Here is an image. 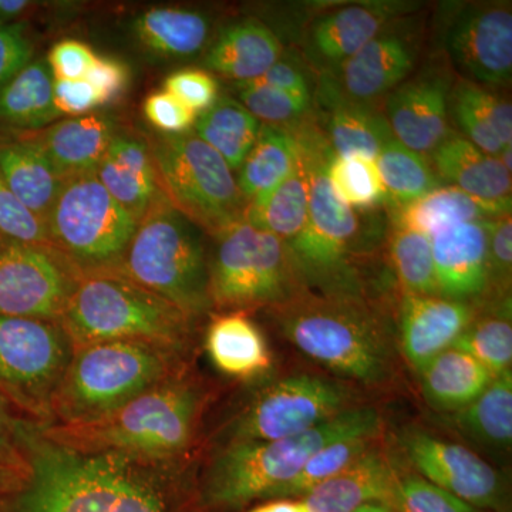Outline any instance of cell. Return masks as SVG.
Segmentation results:
<instances>
[{
	"instance_id": "1",
	"label": "cell",
	"mask_w": 512,
	"mask_h": 512,
	"mask_svg": "<svg viewBox=\"0 0 512 512\" xmlns=\"http://www.w3.org/2000/svg\"><path fill=\"white\" fill-rule=\"evenodd\" d=\"M20 464L0 488V512H194L181 463L64 446L40 421L18 419Z\"/></svg>"
},
{
	"instance_id": "2",
	"label": "cell",
	"mask_w": 512,
	"mask_h": 512,
	"mask_svg": "<svg viewBox=\"0 0 512 512\" xmlns=\"http://www.w3.org/2000/svg\"><path fill=\"white\" fill-rule=\"evenodd\" d=\"M380 416L372 407H352L315 429L271 441L222 444L205 468L197 505L205 512H239L275 494L296 477L313 454L346 437H376Z\"/></svg>"
},
{
	"instance_id": "3",
	"label": "cell",
	"mask_w": 512,
	"mask_h": 512,
	"mask_svg": "<svg viewBox=\"0 0 512 512\" xmlns=\"http://www.w3.org/2000/svg\"><path fill=\"white\" fill-rule=\"evenodd\" d=\"M204 404V390L184 369L99 419L77 424L40 421V429L49 439L77 450L183 463Z\"/></svg>"
},
{
	"instance_id": "4",
	"label": "cell",
	"mask_w": 512,
	"mask_h": 512,
	"mask_svg": "<svg viewBox=\"0 0 512 512\" xmlns=\"http://www.w3.org/2000/svg\"><path fill=\"white\" fill-rule=\"evenodd\" d=\"M309 188L308 222L289 244L296 266L309 291L325 296L365 298L360 258L365 232L359 212L338 200L328 177L335 156L318 121L292 124Z\"/></svg>"
},
{
	"instance_id": "5",
	"label": "cell",
	"mask_w": 512,
	"mask_h": 512,
	"mask_svg": "<svg viewBox=\"0 0 512 512\" xmlns=\"http://www.w3.org/2000/svg\"><path fill=\"white\" fill-rule=\"evenodd\" d=\"M271 312L285 339L333 375L369 386L393 376L392 335L365 298L308 291Z\"/></svg>"
},
{
	"instance_id": "6",
	"label": "cell",
	"mask_w": 512,
	"mask_h": 512,
	"mask_svg": "<svg viewBox=\"0 0 512 512\" xmlns=\"http://www.w3.org/2000/svg\"><path fill=\"white\" fill-rule=\"evenodd\" d=\"M57 323L74 349L110 340H140L185 355L192 319L119 268H109L80 271Z\"/></svg>"
},
{
	"instance_id": "7",
	"label": "cell",
	"mask_w": 512,
	"mask_h": 512,
	"mask_svg": "<svg viewBox=\"0 0 512 512\" xmlns=\"http://www.w3.org/2000/svg\"><path fill=\"white\" fill-rule=\"evenodd\" d=\"M184 370L183 353L140 340H110L74 349L52 403V423L106 416Z\"/></svg>"
},
{
	"instance_id": "8",
	"label": "cell",
	"mask_w": 512,
	"mask_h": 512,
	"mask_svg": "<svg viewBox=\"0 0 512 512\" xmlns=\"http://www.w3.org/2000/svg\"><path fill=\"white\" fill-rule=\"evenodd\" d=\"M119 269L192 320L211 311L210 259L198 228L167 198L138 222Z\"/></svg>"
},
{
	"instance_id": "9",
	"label": "cell",
	"mask_w": 512,
	"mask_h": 512,
	"mask_svg": "<svg viewBox=\"0 0 512 512\" xmlns=\"http://www.w3.org/2000/svg\"><path fill=\"white\" fill-rule=\"evenodd\" d=\"M210 259L212 308L244 312L278 308L308 292L285 241L239 221L214 237Z\"/></svg>"
},
{
	"instance_id": "10",
	"label": "cell",
	"mask_w": 512,
	"mask_h": 512,
	"mask_svg": "<svg viewBox=\"0 0 512 512\" xmlns=\"http://www.w3.org/2000/svg\"><path fill=\"white\" fill-rule=\"evenodd\" d=\"M161 190L191 224L212 237L244 221L247 201L224 158L194 133L158 136L150 143Z\"/></svg>"
},
{
	"instance_id": "11",
	"label": "cell",
	"mask_w": 512,
	"mask_h": 512,
	"mask_svg": "<svg viewBox=\"0 0 512 512\" xmlns=\"http://www.w3.org/2000/svg\"><path fill=\"white\" fill-rule=\"evenodd\" d=\"M138 222L96 175L64 180L46 221L50 247L80 271L119 268Z\"/></svg>"
},
{
	"instance_id": "12",
	"label": "cell",
	"mask_w": 512,
	"mask_h": 512,
	"mask_svg": "<svg viewBox=\"0 0 512 512\" xmlns=\"http://www.w3.org/2000/svg\"><path fill=\"white\" fill-rule=\"evenodd\" d=\"M72 340L57 322L0 315V392L42 423L72 362Z\"/></svg>"
},
{
	"instance_id": "13",
	"label": "cell",
	"mask_w": 512,
	"mask_h": 512,
	"mask_svg": "<svg viewBox=\"0 0 512 512\" xmlns=\"http://www.w3.org/2000/svg\"><path fill=\"white\" fill-rule=\"evenodd\" d=\"M348 387L315 375H295L264 387L225 429L224 443L299 436L352 409Z\"/></svg>"
},
{
	"instance_id": "14",
	"label": "cell",
	"mask_w": 512,
	"mask_h": 512,
	"mask_svg": "<svg viewBox=\"0 0 512 512\" xmlns=\"http://www.w3.org/2000/svg\"><path fill=\"white\" fill-rule=\"evenodd\" d=\"M80 269L49 245L0 249V315L59 322Z\"/></svg>"
},
{
	"instance_id": "15",
	"label": "cell",
	"mask_w": 512,
	"mask_h": 512,
	"mask_svg": "<svg viewBox=\"0 0 512 512\" xmlns=\"http://www.w3.org/2000/svg\"><path fill=\"white\" fill-rule=\"evenodd\" d=\"M448 60L461 79L504 87L512 77L510 3H467L448 16L444 29Z\"/></svg>"
},
{
	"instance_id": "16",
	"label": "cell",
	"mask_w": 512,
	"mask_h": 512,
	"mask_svg": "<svg viewBox=\"0 0 512 512\" xmlns=\"http://www.w3.org/2000/svg\"><path fill=\"white\" fill-rule=\"evenodd\" d=\"M399 441L420 477L477 510L507 511L503 478L470 448L421 429L404 430Z\"/></svg>"
},
{
	"instance_id": "17",
	"label": "cell",
	"mask_w": 512,
	"mask_h": 512,
	"mask_svg": "<svg viewBox=\"0 0 512 512\" xmlns=\"http://www.w3.org/2000/svg\"><path fill=\"white\" fill-rule=\"evenodd\" d=\"M453 74L439 64L423 67L387 94L384 116L396 140L427 156L453 133L448 96Z\"/></svg>"
},
{
	"instance_id": "18",
	"label": "cell",
	"mask_w": 512,
	"mask_h": 512,
	"mask_svg": "<svg viewBox=\"0 0 512 512\" xmlns=\"http://www.w3.org/2000/svg\"><path fill=\"white\" fill-rule=\"evenodd\" d=\"M417 49L413 36L393 23L338 69L323 74V87L349 100L375 103L412 76Z\"/></svg>"
},
{
	"instance_id": "19",
	"label": "cell",
	"mask_w": 512,
	"mask_h": 512,
	"mask_svg": "<svg viewBox=\"0 0 512 512\" xmlns=\"http://www.w3.org/2000/svg\"><path fill=\"white\" fill-rule=\"evenodd\" d=\"M407 10L406 3L369 2L322 13L303 36L305 56L322 74L333 72Z\"/></svg>"
},
{
	"instance_id": "20",
	"label": "cell",
	"mask_w": 512,
	"mask_h": 512,
	"mask_svg": "<svg viewBox=\"0 0 512 512\" xmlns=\"http://www.w3.org/2000/svg\"><path fill=\"white\" fill-rule=\"evenodd\" d=\"M476 318L471 303L443 296L404 295L399 313L403 356L419 373L431 359L450 349Z\"/></svg>"
},
{
	"instance_id": "21",
	"label": "cell",
	"mask_w": 512,
	"mask_h": 512,
	"mask_svg": "<svg viewBox=\"0 0 512 512\" xmlns=\"http://www.w3.org/2000/svg\"><path fill=\"white\" fill-rule=\"evenodd\" d=\"M491 221L467 222L431 238L437 285L443 298L471 303L490 289Z\"/></svg>"
},
{
	"instance_id": "22",
	"label": "cell",
	"mask_w": 512,
	"mask_h": 512,
	"mask_svg": "<svg viewBox=\"0 0 512 512\" xmlns=\"http://www.w3.org/2000/svg\"><path fill=\"white\" fill-rule=\"evenodd\" d=\"M62 180L94 174L110 144L119 136L113 120L101 114L55 121L26 131Z\"/></svg>"
},
{
	"instance_id": "23",
	"label": "cell",
	"mask_w": 512,
	"mask_h": 512,
	"mask_svg": "<svg viewBox=\"0 0 512 512\" xmlns=\"http://www.w3.org/2000/svg\"><path fill=\"white\" fill-rule=\"evenodd\" d=\"M94 175L137 222L165 198L150 147L137 138H114Z\"/></svg>"
},
{
	"instance_id": "24",
	"label": "cell",
	"mask_w": 512,
	"mask_h": 512,
	"mask_svg": "<svg viewBox=\"0 0 512 512\" xmlns=\"http://www.w3.org/2000/svg\"><path fill=\"white\" fill-rule=\"evenodd\" d=\"M396 471L382 451L370 448L355 463L319 484L301 500L311 512H352L365 504L392 507Z\"/></svg>"
},
{
	"instance_id": "25",
	"label": "cell",
	"mask_w": 512,
	"mask_h": 512,
	"mask_svg": "<svg viewBox=\"0 0 512 512\" xmlns=\"http://www.w3.org/2000/svg\"><path fill=\"white\" fill-rule=\"evenodd\" d=\"M0 174L10 191L46 227L63 180L26 131L0 130Z\"/></svg>"
},
{
	"instance_id": "26",
	"label": "cell",
	"mask_w": 512,
	"mask_h": 512,
	"mask_svg": "<svg viewBox=\"0 0 512 512\" xmlns=\"http://www.w3.org/2000/svg\"><path fill=\"white\" fill-rule=\"evenodd\" d=\"M448 116L461 136L490 156L497 157L512 141L510 100L491 87L458 77L448 96Z\"/></svg>"
},
{
	"instance_id": "27",
	"label": "cell",
	"mask_w": 512,
	"mask_h": 512,
	"mask_svg": "<svg viewBox=\"0 0 512 512\" xmlns=\"http://www.w3.org/2000/svg\"><path fill=\"white\" fill-rule=\"evenodd\" d=\"M443 183L487 201L511 200V173L497 157L484 153L461 134H448L430 154Z\"/></svg>"
},
{
	"instance_id": "28",
	"label": "cell",
	"mask_w": 512,
	"mask_h": 512,
	"mask_svg": "<svg viewBox=\"0 0 512 512\" xmlns=\"http://www.w3.org/2000/svg\"><path fill=\"white\" fill-rule=\"evenodd\" d=\"M394 208V228L434 235L467 222L491 221L510 214L511 200L487 201L454 185H443L419 200Z\"/></svg>"
},
{
	"instance_id": "29",
	"label": "cell",
	"mask_w": 512,
	"mask_h": 512,
	"mask_svg": "<svg viewBox=\"0 0 512 512\" xmlns=\"http://www.w3.org/2000/svg\"><path fill=\"white\" fill-rule=\"evenodd\" d=\"M282 53L281 40L265 23L247 19L222 30L208 49L205 64L241 84L259 79L281 59Z\"/></svg>"
},
{
	"instance_id": "30",
	"label": "cell",
	"mask_w": 512,
	"mask_h": 512,
	"mask_svg": "<svg viewBox=\"0 0 512 512\" xmlns=\"http://www.w3.org/2000/svg\"><path fill=\"white\" fill-rule=\"evenodd\" d=\"M320 99L326 107L322 128L336 156H365L377 158L389 138L393 137L384 113L375 103L349 100L320 86Z\"/></svg>"
},
{
	"instance_id": "31",
	"label": "cell",
	"mask_w": 512,
	"mask_h": 512,
	"mask_svg": "<svg viewBox=\"0 0 512 512\" xmlns=\"http://www.w3.org/2000/svg\"><path fill=\"white\" fill-rule=\"evenodd\" d=\"M205 349L212 365L234 379H255L272 366L264 333L244 312L215 316L205 335Z\"/></svg>"
},
{
	"instance_id": "32",
	"label": "cell",
	"mask_w": 512,
	"mask_h": 512,
	"mask_svg": "<svg viewBox=\"0 0 512 512\" xmlns=\"http://www.w3.org/2000/svg\"><path fill=\"white\" fill-rule=\"evenodd\" d=\"M427 402L440 412H460L493 382L494 376L467 353L450 348L419 372Z\"/></svg>"
},
{
	"instance_id": "33",
	"label": "cell",
	"mask_w": 512,
	"mask_h": 512,
	"mask_svg": "<svg viewBox=\"0 0 512 512\" xmlns=\"http://www.w3.org/2000/svg\"><path fill=\"white\" fill-rule=\"evenodd\" d=\"M53 76L45 60H33L0 89V130L35 131L55 123Z\"/></svg>"
},
{
	"instance_id": "34",
	"label": "cell",
	"mask_w": 512,
	"mask_h": 512,
	"mask_svg": "<svg viewBox=\"0 0 512 512\" xmlns=\"http://www.w3.org/2000/svg\"><path fill=\"white\" fill-rule=\"evenodd\" d=\"M298 141L291 127L261 124L254 147L241 168L237 183L245 201L274 190L298 167Z\"/></svg>"
},
{
	"instance_id": "35",
	"label": "cell",
	"mask_w": 512,
	"mask_h": 512,
	"mask_svg": "<svg viewBox=\"0 0 512 512\" xmlns=\"http://www.w3.org/2000/svg\"><path fill=\"white\" fill-rule=\"evenodd\" d=\"M308 211V181L299 161L298 167L274 190L247 202L244 221L289 245L302 234L308 222Z\"/></svg>"
},
{
	"instance_id": "36",
	"label": "cell",
	"mask_w": 512,
	"mask_h": 512,
	"mask_svg": "<svg viewBox=\"0 0 512 512\" xmlns=\"http://www.w3.org/2000/svg\"><path fill=\"white\" fill-rule=\"evenodd\" d=\"M210 22L192 10L156 8L134 22V32L151 52L165 57H190L200 53L210 36Z\"/></svg>"
},
{
	"instance_id": "37",
	"label": "cell",
	"mask_w": 512,
	"mask_h": 512,
	"mask_svg": "<svg viewBox=\"0 0 512 512\" xmlns=\"http://www.w3.org/2000/svg\"><path fill=\"white\" fill-rule=\"evenodd\" d=\"M454 426L481 446L510 448L512 443V372L495 376L473 403L454 413Z\"/></svg>"
},
{
	"instance_id": "38",
	"label": "cell",
	"mask_w": 512,
	"mask_h": 512,
	"mask_svg": "<svg viewBox=\"0 0 512 512\" xmlns=\"http://www.w3.org/2000/svg\"><path fill=\"white\" fill-rule=\"evenodd\" d=\"M261 123L238 100L222 97L200 114L195 136L217 151L232 171L239 170L254 147Z\"/></svg>"
},
{
	"instance_id": "39",
	"label": "cell",
	"mask_w": 512,
	"mask_h": 512,
	"mask_svg": "<svg viewBox=\"0 0 512 512\" xmlns=\"http://www.w3.org/2000/svg\"><path fill=\"white\" fill-rule=\"evenodd\" d=\"M376 163L393 207L419 200L446 185L427 156L404 146L394 136L386 141Z\"/></svg>"
},
{
	"instance_id": "40",
	"label": "cell",
	"mask_w": 512,
	"mask_h": 512,
	"mask_svg": "<svg viewBox=\"0 0 512 512\" xmlns=\"http://www.w3.org/2000/svg\"><path fill=\"white\" fill-rule=\"evenodd\" d=\"M387 249L404 295L440 296L431 238L409 229L393 227Z\"/></svg>"
},
{
	"instance_id": "41",
	"label": "cell",
	"mask_w": 512,
	"mask_h": 512,
	"mask_svg": "<svg viewBox=\"0 0 512 512\" xmlns=\"http://www.w3.org/2000/svg\"><path fill=\"white\" fill-rule=\"evenodd\" d=\"M328 177L338 200L352 210L366 212L389 202L375 158L335 154Z\"/></svg>"
},
{
	"instance_id": "42",
	"label": "cell",
	"mask_w": 512,
	"mask_h": 512,
	"mask_svg": "<svg viewBox=\"0 0 512 512\" xmlns=\"http://www.w3.org/2000/svg\"><path fill=\"white\" fill-rule=\"evenodd\" d=\"M451 348L461 350L477 360L491 375L511 370L512 325L510 311L504 315L476 318Z\"/></svg>"
},
{
	"instance_id": "43",
	"label": "cell",
	"mask_w": 512,
	"mask_h": 512,
	"mask_svg": "<svg viewBox=\"0 0 512 512\" xmlns=\"http://www.w3.org/2000/svg\"><path fill=\"white\" fill-rule=\"evenodd\" d=\"M373 440L375 437H346L320 448L318 453L309 458L308 463L296 474V477L275 494L274 500L302 498L319 484L325 483L326 480L355 463L357 458L362 457L372 448Z\"/></svg>"
},
{
	"instance_id": "44",
	"label": "cell",
	"mask_w": 512,
	"mask_h": 512,
	"mask_svg": "<svg viewBox=\"0 0 512 512\" xmlns=\"http://www.w3.org/2000/svg\"><path fill=\"white\" fill-rule=\"evenodd\" d=\"M239 103L261 124L289 127L308 116L312 100L302 99L264 84L242 83Z\"/></svg>"
},
{
	"instance_id": "45",
	"label": "cell",
	"mask_w": 512,
	"mask_h": 512,
	"mask_svg": "<svg viewBox=\"0 0 512 512\" xmlns=\"http://www.w3.org/2000/svg\"><path fill=\"white\" fill-rule=\"evenodd\" d=\"M392 508L396 512H483L420 476H399Z\"/></svg>"
},
{
	"instance_id": "46",
	"label": "cell",
	"mask_w": 512,
	"mask_h": 512,
	"mask_svg": "<svg viewBox=\"0 0 512 512\" xmlns=\"http://www.w3.org/2000/svg\"><path fill=\"white\" fill-rule=\"evenodd\" d=\"M0 235L6 241L49 245L45 224L10 191L0 174Z\"/></svg>"
},
{
	"instance_id": "47",
	"label": "cell",
	"mask_w": 512,
	"mask_h": 512,
	"mask_svg": "<svg viewBox=\"0 0 512 512\" xmlns=\"http://www.w3.org/2000/svg\"><path fill=\"white\" fill-rule=\"evenodd\" d=\"M164 90L185 104L198 116L210 110L220 99V86L210 73L200 69L178 70L168 76Z\"/></svg>"
},
{
	"instance_id": "48",
	"label": "cell",
	"mask_w": 512,
	"mask_h": 512,
	"mask_svg": "<svg viewBox=\"0 0 512 512\" xmlns=\"http://www.w3.org/2000/svg\"><path fill=\"white\" fill-rule=\"evenodd\" d=\"M35 46L25 22L0 23V89L33 62Z\"/></svg>"
},
{
	"instance_id": "49",
	"label": "cell",
	"mask_w": 512,
	"mask_h": 512,
	"mask_svg": "<svg viewBox=\"0 0 512 512\" xmlns=\"http://www.w3.org/2000/svg\"><path fill=\"white\" fill-rule=\"evenodd\" d=\"M144 114L157 130L167 136L190 133L198 119L197 113L165 90L147 97L144 101Z\"/></svg>"
},
{
	"instance_id": "50",
	"label": "cell",
	"mask_w": 512,
	"mask_h": 512,
	"mask_svg": "<svg viewBox=\"0 0 512 512\" xmlns=\"http://www.w3.org/2000/svg\"><path fill=\"white\" fill-rule=\"evenodd\" d=\"M488 266L490 288L510 289L512 266V220L510 214L501 215L490 222L488 238Z\"/></svg>"
},
{
	"instance_id": "51",
	"label": "cell",
	"mask_w": 512,
	"mask_h": 512,
	"mask_svg": "<svg viewBox=\"0 0 512 512\" xmlns=\"http://www.w3.org/2000/svg\"><path fill=\"white\" fill-rule=\"evenodd\" d=\"M96 53L79 40H60L47 56V66L56 80H82L96 60Z\"/></svg>"
},
{
	"instance_id": "52",
	"label": "cell",
	"mask_w": 512,
	"mask_h": 512,
	"mask_svg": "<svg viewBox=\"0 0 512 512\" xmlns=\"http://www.w3.org/2000/svg\"><path fill=\"white\" fill-rule=\"evenodd\" d=\"M53 103L60 116H87L100 107L99 96L92 84L82 80H53Z\"/></svg>"
},
{
	"instance_id": "53",
	"label": "cell",
	"mask_w": 512,
	"mask_h": 512,
	"mask_svg": "<svg viewBox=\"0 0 512 512\" xmlns=\"http://www.w3.org/2000/svg\"><path fill=\"white\" fill-rule=\"evenodd\" d=\"M128 69L126 64L109 59L96 57L84 79L92 84L99 96L101 106L113 103L126 92L128 86Z\"/></svg>"
},
{
	"instance_id": "54",
	"label": "cell",
	"mask_w": 512,
	"mask_h": 512,
	"mask_svg": "<svg viewBox=\"0 0 512 512\" xmlns=\"http://www.w3.org/2000/svg\"><path fill=\"white\" fill-rule=\"evenodd\" d=\"M248 83L264 84V86L274 87V89L293 94V96L312 100L311 86H309L305 73L302 72V67L289 62V60H282V57L259 79Z\"/></svg>"
},
{
	"instance_id": "55",
	"label": "cell",
	"mask_w": 512,
	"mask_h": 512,
	"mask_svg": "<svg viewBox=\"0 0 512 512\" xmlns=\"http://www.w3.org/2000/svg\"><path fill=\"white\" fill-rule=\"evenodd\" d=\"M16 421L10 413L9 399L0 392V464L15 467L20 464L18 440H16Z\"/></svg>"
},
{
	"instance_id": "56",
	"label": "cell",
	"mask_w": 512,
	"mask_h": 512,
	"mask_svg": "<svg viewBox=\"0 0 512 512\" xmlns=\"http://www.w3.org/2000/svg\"><path fill=\"white\" fill-rule=\"evenodd\" d=\"M33 3L28 0H0V23L20 22Z\"/></svg>"
},
{
	"instance_id": "57",
	"label": "cell",
	"mask_w": 512,
	"mask_h": 512,
	"mask_svg": "<svg viewBox=\"0 0 512 512\" xmlns=\"http://www.w3.org/2000/svg\"><path fill=\"white\" fill-rule=\"evenodd\" d=\"M247 512H311L301 498H285V500L266 501Z\"/></svg>"
},
{
	"instance_id": "58",
	"label": "cell",
	"mask_w": 512,
	"mask_h": 512,
	"mask_svg": "<svg viewBox=\"0 0 512 512\" xmlns=\"http://www.w3.org/2000/svg\"><path fill=\"white\" fill-rule=\"evenodd\" d=\"M352 512H396V511H394L392 507H389V505L380 504V503H372V504L362 505V507L356 508V510L352 511Z\"/></svg>"
},
{
	"instance_id": "59",
	"label": "cell",
	"mask_w": 512,
	"mask_h": 512,
	"mask_svg": "<svg viewBox=\"0 0 512 512\" xmlns=\"http://www.w3.org/2000/svg\"><path fill=\"white\" fill-rule=\"evenodd\" d=\"M511 157H512V148L511 144L510 146L504 147L503 150L500 151V154H498L497 158L501 161V164L504 165L505 168H507L508 171L512 170V163H511Z\"/></svg>"
},
{
	"instance_id": "60",
	"label": "cell",
	"mask_w": 512,
	"mask_h": 512,
	"mask_svg": "<svg viewBox=\"0 0 512 512\" xmlns=\"http://www.w3.org/2000/svg\"><path fill=\"white\" fill-rule=\"evenodd\" d=\"M15 467L3 466V464H0V488H2V485L5 484L6 480H8L9 474L12 473V470Z\"/></svg>"
},
{
	"instance_id": "61",
	"label": "cell",
	"mask_w": 512,
	"mask_h": 512,
	"mask_svg": "<svg viewBox=\"0 0 512 512\" xmlns=\"http://www.w3.org/2000/svg\"><path fill=\"white\" fill-rule=\"evenodd\" d=\"M6 239L0 235V249H2L3 245H5Z\"/></svg>"
}]
</instances>
